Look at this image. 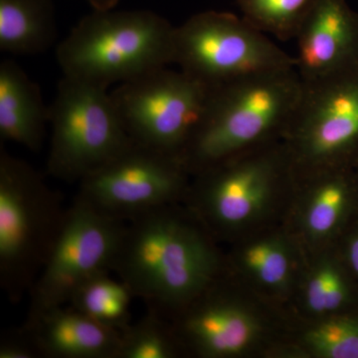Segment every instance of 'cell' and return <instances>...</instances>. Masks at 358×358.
I'll return each instance as SVG.
<instances>
[{"label": "cell", "instance_id": "cell-1", "mask_svg": "<svg viewBox=\"0 0 358 358\" xmlns=\"http://www.w3.org/2000/svg\"><path fill=\"white\" fill-rule=\"evenodd\" d=\"M217 252L176 203L127 221L113 272L162 317L180 313L216 281Z\"/></svg>", "mask_w": 358, "mask_h": 358}, {"label": "cell", "instance_id": "cell-2", "mask_svg": "<svg viewBox=\"0 0 358 358\" xmlns=\"http://www.w3.org/2000/svg\"><path fill=\"white\" fill-rule=\"evenodd\" d=\"M303 93L296 68L259 73L212 87L203 117L181 155L188 173L285 136Z\"/></svg>", "mask_w": 358, "mask_h": 358}, {"label": "cell", "instance_id": "cell-3", "mask_svg": "<svg viewBox=\"0 0 358 358\" xmlns=\"http://www.w3.org/2000/svg\"><path fill=\"white\" fill-rule=\"evenodd\" d=\"M176 26L150 10H94L57 48L63 76L109 89L173 64Z\"/></svg>", "mask_w": 358, "mask_h": 358}, {"label": "cell", "instance_id": "cell-4", "mask_svg": "<svg viewBox=\"0 0 358 358\" xmlns=\"http://www.w3.org/2000/svg\"><path fill=\"white\" fill-rule=\"evenodd\" d=\"M68 207L41 173L0 145V285L11 303L29 294Z\"/></svg>", "mask_w": 358, "mask_h": 358}, {"label": "cell", "instance_id": "cell-5", "mask_svg": "<svg viewBox=\"0 0 358 358\" xmlns=\"http://www.w3.org/2000/svg\"><path fill=\"white\" fill-rule=\"evenodd\" d=\"M49 127L47 173L65 182L79 183L133 141L109 89L67 76L49 107Z\"/></svg>", "mask_w": 358, "mask_h": 358}, {"label": "cell", "instance_id": "cell-6", "mask_svg": "<svg viewBox=\"0 0 358 358\" xmlns=\"http://www.w3.org/2000/svg\"><path fill=\"white\" fill-rule=\"evenodd\" d=\"M173 64L212 88L259 73L296 68V59L243 17L208 10L174 29Z\"/></svg>", "mask_w": 358, "mask_h": 358}, {"label": "cell", "instance_id": "cell-7", "mask_svg": "<svg viewBox=\"0 0 358 358\" xmlns=\"http://www.w3.org/2000/svg\"><path fill=\"white\" fill-rule=\"evenodd\" d=\"M210 92L183 71L164 67L119 84L110 96L131 140L181 159Z\"/></svg>", "mask_w": 358, "mask_h": 358}, {"label": "cell", "instance_id": "cell-8", "mask_svg": "<svg viewBox=\"0 0 358 358\" xmlns=\"http://www.w3.org/2000/svg\"><path fill=\"white\" fill-rule=\"evenodd\" d=\"M126 224L76 195L50 256L28 294L25 322L68 305L75 291L94 275L113 272Z\"/></svg>", "mask_w": 358, "mask_h": 358}, {"label": "cell", "instance_id": "cell-9", "mask_svg": "<svg viewBox=\"0 0 358 358\" xmlns=\"http://www.w3.org/2000/svg\"><path fill=\"white\" fill-rule=\"evenodd\" d=\"M289 157L298 166L343 169L358 152V64L313 83H303L288 131Z\"/></svg>", "mask_w": 358, "mask_h": 358}, {"label": "cell", "instance_id": "cell-10", "mask_svg": "<svg viewBox=\"0 0 358 358\" xmlns=\"http://www.w3.org/2000/svg\"><path fill=\"white\" fill-rule=\"evenodd\" d=\"M188 173L179 157L133 141L82 179L77 196L96 210L129 221L176 203L187 188Z\"/></svg>", "mask_w": 358, "mask_h": 358}, {"label": "cell", "instance_id": "cell-11", "mask_svg": "<svg viewBox=\"0 0 358 358\" xmlns=\"http://www.w3.org/2000/svg\"><path fill=\"white\" fill-rule=\"evenodd\" d=\"M285 160L261 148L196 173L202 210L209 220L224 227L248 220L270 196Z\"/></svg>", "mask_w": 358, "mask_h": 358}, {"label": "cell", "instance_id": "cell-12", "mask_svg": "<svg viewBox=\"0 0 358 358\" xmlns=\"http://www.w3.org/2000/svg\"><path fill=\"white\" fill-rule=\"evenodd\" d=\"M294 39L303 84L333 76L358 64V13L346 0H317Z\"/></svg>", "mask_w": 358, "mask_h": 358}, {"label": "cell", "instance_id": "cell-13", "mask_svg": "<svg viewBox=\"0 0 358 358\" xmlns=\"http://www.w3.org/2000/svg\"><path fill=\"white\" fill-rule=\"evenodd\" d=\"M23 327L45 358H117L121 331L99 324L70 305L52 308Z\"/></svg>", "mask_w": 358, "mask_h": 358}, {"label": "cell", "instance_id": "cell-14", "mask_svg": "<svg viewBox=\"0 0 358 358\" xmlns=\"http://www.w3.org/2000/svg\"><path fill=\"white\" fill-rule=\"evenodd\" d=\"M208 299L196 306L190 303V310H181L182 319L173 327L178 341L182 338L202 357H227L243 352L255 338V320L234 303Z\"/></svg>", "mask_w": 358, "mask_h": 358}, {"label": "cell", "instance_id": "cell-15", "mask_svg": "<svg viewBox=\"0 0 358 358\" xmlns=\"http://www.w3.org/2000/svg\"><path fill=\"white\" fill-rule=\"evenodd\" d=\"M49 126L38 85L13 60L0 64V136L33 152L43 145Z\"/></svg>", "mask_w": 358, "mask_h": 358}, {"label": "cell", "instance_id": "cell-16", "mask_svg": "<svg viewBox=\"0 0 358 358\" xmlns=\"http://www.w3.org/2000/svg\"><path fill=\"white\" fill-rule=\"evenodd\" d=\"M57 39L53 0H0V50L36 55Z\"/></svg>", "mask_w": 358, "mask_h": 358}, {"label": "cell", "instance_id": "cell-17", "mask_svg": "<svg viewBox=\"0 0 358 358\" xmlns=\"http://www.w3.org/2000/svg\"><path fill=\"white\" fill-rule=\"evenodd\" d=\"M101 273L82 284L71 296V307L103 326L122 331L131 322V303L134 298L121 280Z\"/></svg>", "mask_w": 358, "mask_h": 358}, {"label": "cell", "instance_id": "cell-18", "mask_svg": "<svg viewBox=\"0 0 358 358\" xmlns=\"http://www.w3.org/2000/svg\"><path fill=\"white\" fill-rule=\"evenodd\" d=\"M317 0H237L242 17L265 34L288 41L296 38L301 23Z\"/></svg>", "mask_w": 358, "mask_h": 358}, {"label": "cell", "instance_id": "cell-19", "mask_svg": "<svg viewBox=\"0 0 358 358\" xmlns=\"http://www.w3.org/2000/svg\"><path fill=\"white\" fill-rule=\"evenodd\" d=\"M166 317L152 310L121 331L117 358H173L178 353V338Z\"/></svg>", "mask_w": 358, "mask_h": 358}, {"label": "cell", "instance_id": "cell-20", "mask_svg": "<svg viewBox=\"0 0 358 358\" xmlns=\"http://www.w3.org/2000/svg\"><path fill=\"white\" fill-rule=\"evenodd\" d=\"M341 169L322 176L308 211V230L315 236H324L334 229L348 200L350 181Z\"/></svg>", "mask_w": 358, "mask_h": 358}, {"label": "cell", "instance_id": "cell-21", "mask_svg": "<svg viewBox=\"0 0 358 358\" xmlns=\"http://www.w3.org/2000/svg\"><path fill=\"white\" fill-rule=\"evenodd\" d=\"M307 341L322 357L358 358V320H327L310 331Z\"/></svg>", "mask_w": 358, "mask_h": 358}, {"label": "cell", "instance_id": "cell-22", "mask_svg": "<svg viewBox=\"0 0 358 358\" xmlns=\"http://www.w3.org/2000/svg\"><path fill=\"white\" fill-rule=\"evenodd\" d=\"M247 268L264 284L279 287L289 277L288 255L275 242H259L250 246L244 253Z\"/></svg>", "mask_w": 358, "mask_h": 358}, {"label": "cell", "instance_id": "cell-23", "mask_svg": "<svg viewBox=\"0 0 358 358\" xmlns=\"http://www.w3.org/2000/svg\"><path fill=\"white\" fill-rule=\"evenodd\" d=\"M346 300V288L338 271L329 265L322 266L308 282L307 301L313 313L334 312Z\"/></svg>", "mask_w": 358, "mask_h": 358}, {"label": "cell", "instance_id": "cell-24", "mask_svg": "<svg viewBox=\"0 0 358 358\" xmlns=\"http://www.w3.org/2000/svg\"><path fill=\"white\" fill-rule=\"evenodd\" d=\"M41 353L31 333L24 327L9 331L0 343V358H38Z\"/></svg>", "mask_w": 358, "mask_h": 358}, {"label": "cell", "instance_id": "cell-25", "mask_svg": "<svg viewBox=\"0 0 358 358\" xmlns=\"http://www.w3.org/2000/svg\"><path fill=\"white\" fill-rule=\"evenodd\" d=\"M93 10H109L115 8L120 0H84Z\"/></svg>", "mask_w": 358, "mask_h": 358}, {"label": "cell", "instance_id": "cell-26", "mask_svg": "<svg viewBox=\"0 0 358 358\" xmlns=\"http://www.w3.org/2000/svg\"><path fill=\"white\" fill-rule=\"evenodd\" d=\"M350 261L353 270L358 275V236L355 237L350 244Z\"/></svg>", "mask_w": 358, "mask_h": 358}]
</instances>
